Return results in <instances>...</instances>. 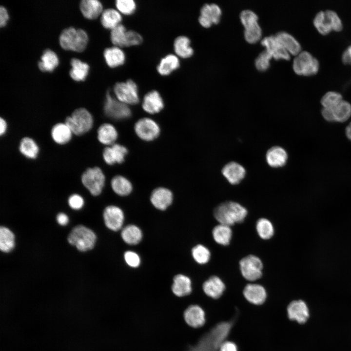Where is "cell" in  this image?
<instances>
[{
	"instance_id": "d4e9b609",
	"label": "cell",
	"mask_w": 351,
	"mask_h": 351,
	"mask_svg": "<svg viewBox=\"0 0 351 351\" xmlns=\"http://www.w3.org/2000/svg\"><path fill=\"white\" fill-rule=\"evenodd\" d=\"M106 63L108 66L115 68L123 65L126 60V56L120 47L113 46L106 48L103 53Z\"/></svg>"
},
{
	"instance_id": "b9f144b4",
	"label": "cell",
	"mask_w": 351,
	"mask_h": 351,
	"mask_svg": "<svg viewBox=\"0 0 351 351\" xmlns=\"http://www.w3.org/2000/svg\"><path fill=\"white\" fill-rule=\"evenodd\" d=\"M258 235L263 239H270L273 235L274 228L271 222L265 218L259 219L256 223Z\"/></svg>"
},
{
	"instance_id": "484cf974",
	"label": "cell",
	"mask_w": 351,
	"mask_h": 351,
	"mask_svg": "<svg viewBox=\"0 0 351 351\" xmlns=\"http://www.w3.org/2000/svg\"><path fill=\"white\" fill-rule=\"evenodd\" d=\"M179 66V58L176 55L170 54L160 59L156 69L160 75L166 76L177 70Z\"/></svg>"
},
{
	"instance_id": "52a82bcc",
	"label": "cell",
	"mask_w": 351,
	"mask_h": 351,
	"mask_svg": "<svg viewBox=\"0 0 351 351\" xmlns=\"http://www.w3.org/2000/svg\"><path fill=\"white\" fill-rule=\"evenodd\" d=\"M81 180L83 186L94 196L100 194L104 186L105 176L98 167L87 169L82 174Z\"/></svg>"
},
{
	"instance_id": "74e56055",
	"label": "cell",
	"mask_w": 351,
	"mask_h": 351,
	"mask_svg": "<svg viewBox=\"0 0 351 351\" xmlns=\"http://www.w3.org/2000/svg\"><path fill=\"white\" fill-rule=\"evenodd\" d=\"M121 236L126 243L129 245H136L141 241L142 234L138 227L134 225H129L123 229Z\"/></svg>"
},
{
	"instance_id": "ffe728a7",
	"label": "cell",
	"mask_w": 351,
	"mask_h": 351,
	"mask_svg": "<svg viewBox=\"0 0 351 351\" xmlns=\"http://www.w3.org/2000/svg\"><path fill=\"white\" fill-rule=\"evenodd\" d=\"M288 155L282 147L274 146L269 148L266 154V160L268 164L272 168H280L287 163Z\"/></svg>"
},
{
	"instance_id": "d6a6232c",
	"label": "cell",
	"mask_w": 351,
	"mask_h": 351,
	"mask_svg": "<svg viewBox=\"0 0 351 351\" xmlns=\"http://www.w3.org/2000/svg\"><path fill=\"white\" fill-rule=\"evenodd\" d=\"M59 59L57 55L52 50H45L39 62V69L43 72H51L58 66Z\"/></svg>"
},
{
	"instance_id": "ee69618b",
	"label": "cell",
	"mask_w": 351,
	"mask_h": 351,
	"mask_svg": "<svg viewBox=\"0 0 351 351\" xmlns=\"http://www.w3.org/2000/svg\"><path fill=\"white\" fill-rule=\"evenodd\" d=\"M343 100L342 95L336 91H329L320 100L323 108L333 109Z\"/></svg>"
},
{
	"instance_id": "1f68e13d",
	"label": "cell",
	"mask_w": 351,
	"mask_h": 351,
	"mask_svg": "<svg viewBox=\"0 0 351 351\" xmlns=\"http://www.w3.org/2000/svg\"><path fill=\"white\" fill-rule=\"evenodd\" d=\"M122 20L121 14L113 8H108L103 11L100 21L102 26L106 29L112 30L120 24Z\"/></svg>"
},
{
	"instance_id": "7a4b0ae2",
	"label": "cell",
	"mask_w": 351,
	"mask_h": 351,
	"mask_svg": "<svg viewBox=\"0 0 351 351\" xmlns=\"http://www.w3.org/2000/svg\"><path fill=\"white\" fill-rule=\"evenodd\" d=\"M247 213V209L238 203L228 201L217 206L214 209V215L220 224L231 226L242 222Z\"/></svg>"
},
{
	"instance_id": "c3c4849f",
	"label": "cell",
	"mask_w": 351,
	"mask_h": 351,
	"mask_svg": "<svg viewBox=\"0 0 351 351\" xmlns=\"http://www.w3.org/2000/svg\"><path fill=\"white\" fill-rule=\"evenodd\" d=\"M272 56L266 50L261 52L255 60V66L260 71H266L270 66Z\"/></svg>"
},
{
	"instance_id": "8992f818",
	"label": "cell",
	"mask_w": 351,
	"mask_h": 351,
	"mask_svg": "<svg viewBox=\"0 0 351 351\" xmlns=\"http://www.w3.org/2000/svg\"><path fill=\"white\" fill-rule=\"evenodd\" d=\"M319 68L318 60L307 51H302L293 60L292 69L298 75L312 76L318 72Z\"/></svg>"
},
{
	"instance_id": "277c9868",
	"label": "cell",
	"mask_w": 351,
	"mask_h": 351,
	"mask_svg": "<svg viewBox=\"0 0 351 351\" xmlns=\"http://www.w3.org/2000/svg\"><path fill=\"white\" fill-rule=\"evenodd\" d=\"M64 122L73 134L80 136L92 129L94 119L87 109L80 108L75 110L71 116L67 117Z\"/></svg>"
},
{
	"instance_id": "f546056e",
	"label": "cell",
	"mask_w": 351,
	"mask_h": 351,
	"mask_svg": "<svg viewBox=\"0 0 351 351\" xmlns=\"http://www.w3.org/2000/svg\"><path fill=\"white\" fill-rule=\"evenodd\" d=\"M173 281L172 289L176 295L181 297L191 292V281L188 277L183 274H177L174 277Z\"/></svg>"
},
{
	"instance_id": "ba28073f",
	"label": "cell",
	"mask_w": 351,
	"mask_h": 351,
	"mask_svg": "<svg viewBox=\"0 0 351 351\" xmlns=\"http://www.w3.org/2000/svg\"><path fill=\"white\" fill-rule=\"evenodd\" d=\"M113 90L115 97L128 105L136 104L139 101L138 87L133 80L116 83Z\"/></svg>"
},
{
	"instance_id": "9f6ffc18",
	"label": "cell",
	"mask_w": 351,
	"mask_h": 351,
	"mask_svg": "<svg viewBox=\"0 0 351 351\" xmlns=\"http://www.w3.org/2000/svg\"><path fill=\"white\" fill-rule=\"evenodd\" d=\"M321 114L326 120L329 122L335 121L332 109L323 108Z\"/></svg>"
},
{
	"instance_id": "6da1fadb",
	"label": "cell",
	"mask_w": 351,
	"mask_h": 351,
	"mask_svg": "<svg viewBox=\"0 0 351 351\" xmlns=\"http://www.w3.org/2000/svg\"><path fill=\"white\" fill-rule=\"evenodd\" d=\"M234 319L219 323L204 334L188 351H218L230 333Z\"/></svg>"
},
{
	"instance_id": "ab89813d",
	"label": "cell",
	"mask_w": 351,
	"mask_h": 351,
	"mask_svg": "<svg viewBox=\"0 0 351 351\" xmlns=\"http://www.w3.org/2000/svg\"><path fill=\"white\" fill-rule=\"evenodd\" d=\"M313 24L322 35H327L332 31L325 11H320L316 13L313 20Z\"/></svg>"
},
{
	"instance_id": "d590c367",
	"label": "cell",
	"mask_w": 351,
	"mask_h": 351,
	"mask_svg": "<svg viewBox=\"0 0 351 351\" xmlns=\"http://www.w3.org/2000/svg\"><path fill=\"white\" fill-rule=\"evenodd\" d=\"M111 185L113 191L120 196L128 195L131 193L133 189L131 182L121 176H117L114 177L111 180Z\"/></svg>"
},
{
	"instance_id": "836d02e7",
	"label": "cell",
	"mask_w": 351,
	"mask_h": 351,
	"mask_svg": "<svg viewBox=\"0 0 351 351\" xmlns=\"http://www.w3.org/2000/svg\"><path fill=\"white\" fill-rule=\"evenodd\" d=\"M72 68L70 71V75L74 80L80 81L84 80L88 75L89 66L85 62L73 58L71 60Z\"/></svg>"
},
{
	"instance_id": "cb8c5ba5",
	"label": "cell",
	"mask_w": 351,
	"mask_h": 351,
	"mask_svg": "<svg viewBox=\"0 0 351 351\" xmlns=\"http://www.w3.org/2000/svg\"><path fill=\"white\" fill-rule=\"evenodd\" d=\"M274 36L278 42L290 55L296 56L302 51L299 42L290 34L281 31Z\"/></svg>"
},
{
	"instance_id": "f35d334b",
	"label": "cell",
	"mask_w": 351,
	"mask_h": 351,
	"mask_svg": "<svg viewBox=\"0 0 351 351\" xmlns=\"http://www.w3.org/2000/svg\"><path fill=\"white\" fill-rule=\"evenodd\" d=\"M15 245V235L8 228L1 226L0 228V249L4 253L11 252Z\"/></svg>"
},
{
	"instance_id": "e0dca14e",
	"label": "cell",
	"mask_w": 351,
	"mask_h": 351,
	"mask_svg": "<svg viewBox=\"0 0 351 351\" xmlns=\"http://www.w3.org/2000/svg\"><path fill=\"white\" fill-rule=\"evenodd\" d=\"M128 153L127 148L119 144L115 143L105 147L103 151V160L108 165L121 163Z\"/></svg>"
},
{
	"instance_id": "30bf717a",
	"label": "cell",
	"mask_w": 351,
	"mask_h": 351,
	"mask_svg": "<svg viewBox=\"0 0 351 351\" xmlns=\"http://www.w3.org/2000/svg\"><path fill=\"white\" fill-rule=\"evenodd\" d=\"M239 268L243 277L247 280L255 281L262 276L263 263L255 255L251 254L242 258Z\"/></svg>"
},
{
	"instance_id": "bcb514c9",
	"label": "cell",
	"mask_w": 351,
	"mask_h": 351,
	"mask_svg": "<svg viewBox=\"0 0 351 351\" xmlns=\"http://www.w3.org/2000/svg\"><path fill=\"white\" fill-rule=\"evenodd\" d=\"M192 256L195 260L200 264L207 263L211 257L209 249L202 245H197L192 250Z\"/></svg>"
},
{
	"instance_id": "5b68a950",
	"label": "cell",
	"mask_w": 351,
	"mask_h": 351,
	"mask_svg": "<svg viewBox=\"0 0 351 351\" xmlns=\"http://www.w3.org/2000/svg\"><path fill=\"white\" fill-rule=\"evenodd\" d=\"M96 239L95 233L83 225H78L74 228L67 238L68 242L80 252H86L93 249Z\"/></svg>"
},
{
	"instance_id": "7dc6e473",
	"label": "cell",
	"mask_w": 351,
	"mask_h": 351,
	"mask_svg": "<svg viewBox=\"0 0 351 351\" xmlns=\"http://www.w3.org/2000/svg\"><path fill=\"white\" fill-rule=\"evenodd\" d=\"M115 5L117 10L121 15H131L136 9V4L133 0H117Z\"/></svg>"
},
{
	"instance_id": "f1b7e54d",
	"label": "cell",
	"mask_w": 351,
	"mask_h": 351,
	"mask_svg": "<svg viewBox=\"0 0 351 351\" xmlns=\"http://www.w3.org/2000/svg\"><path fill=\"white\" fill-rule=\"evenodd\" d=\"M83 15L89 19H94L102 14L103 6L98 0H83L79 5Z\"/></svg>"
},
{
	"instance_id": "60d3db41",
	"label": "cell",
	"mask_w": 351,
	"mask_h": 351,
	"mask_svg": "<svg viewBox=\"0 0 351 351\" xmlns=\"http://www.w3.org/2000/svg\"><path fill=\"white\" fill-rule=\"evenodd\" d=\"M332 111L335 121L345 122L351 116V104L343 100Z\"/></svg>"
},
{
	"instance_id": "7c38bea8",
	"label": "cell",
	"mask_w": 351,
	"mask_h": 351,
	"mask_svg": "<svg viewBox=\"0 0 351 351\" xmlns=\"http://www.w3.org/2000/svg\"><path fill=\"white\" fill-rule=\"evenodd\" d=\"M221 14V10L216 4H205L200 9L199 23L203 27H210L212 24L219 22Z\"/></svg>"
},
{
	"instance_id": "6f0895ef",
	"label": "cell",
	"mask_w": 351,
	"mask_h": 351,
	"mask_svg": "<svg viewBox=\"0 0 351 351\" xmlns=\"http://www.w3.org/2000/svg\"><path fill=\"white\" fill-rule=\"evenodd\" d=\"M219 351H237V348L235 343L225 341L221 346Z\"/></svg>"
},
{
	"instance_id": "91938a15",
	"label": "cell",
	"mask_w": 351,
	"mask_h": 351,
	"mask_svg": "<svg viewBox=\"0 0 351 351\" xmlns=\"http://www.w3.org/2000/svg\"><path fill=\"white\" fill-rule=\"evenodd\" d=\"M57 221L59 225L65 226L68 223L69 218L66 214L61 213L57 215Z\"/></svg>"
},
{
	"instance_id": "9a60e30c",
	"label": "cell",
	"mask_w": 351,
	"mask_h": 351,
	"mask_svg": "<svg viewBox=\"0 0 351 351\" xmlns=\"http://www.w3.org/2000/svg\"><path fill=\"white\" fill-rule=\"evenodd\" d=\"M221 172L227 181L232 185H236L241 182L246 175V170L240 164L231 161L225 164Z\"/></svg>"
},
{
	"instance_id": "d6986e66",
	"label": "cell",
	"mask_w": 351,
	"mask_h": 351,
	"mask_svg": "<svg viewBox=\"0 0 351 351\" xmlns=\"http://www.w3.org/2000/svg\"><path fill=\"white\" fill-rule=\"evenodd\" d=\"M150 200L156 209L164 210L171 204L173 201V194L169 189L159 187L153 191Z\"/></svg>"
},
{
	"instance_id": "94428289",
	"label": "cell",
	"mask_w": 351,
	"mask_h": 351,
	"mask_svg": "<svg viewBox=\"0 0 351 351\" xmlns=\"http://www.w3.org/2000/svg\"><path fill=\"white\" fill-rule=\"evenodd\" d=\"M7 128V124L6 120L2 117L0 118V135L2 136L5 134Z\"/></svg>"
},
{
	"instance_id": "7402d4cb",
	"label": "cell",
	"mask_w": 351,
	"mask_h": 351,
	"mask_svg": "<svg viewBox=\"0 0 351 351\" xmlns=\"http://www.w3.org/2000/svg\"><path fill=\"white\" fill-rule=\"evenodd\" d=\"M184 317L187 324L193 328L201 327L205 322L204 311L196 305H191L185 310Z\"/></svg>"
},
{
	"instance_id": "3957f363",
	"label": "cell",
	"mask_w": 351,
	"mask_h": 351,
	"mask_svg": "<svg viewBox=\"0 0 351 351\" xmlns=\"http://www.w3.org/2000/svg\"><path fill=\"white\" fill-rule=\"evenodd\" d=\"M88 41V37L84 30L72 27L63 30L59 36V43L62 48L78 52L85 49Z\"/></svg>"
},
{
	"instance_id": "4dcf8cb0",
	"label": "cell",
	"mask_w": 351,
	"mask_h": 351,
	"mask_svg": "<svg viewBox=\"0 0 351 351\" xmlns=\"http://www.w3.org/2000/svg\"><path fill=\"white\" fill-rule=\"evenodd\" d=\"M191 41L187 37L180 36L176 38L174 42L175 54L179 58H187L194 54V50L190 45Z\"/></svg>"
},
{
	"instance_id": "4fadbf2b",
	"label": "cell",
	"mask_w": 351,
	"mask_h": 351,
	"mask_svg": "<svg viewBox=\"0 0 351 351\" xmlns=\"http://www.w3.org/2000/svg\"><path fill=\"white\" fill-rule=\"evenodd\" d=\"M103 216L105 224L108 229L117 231L122 227L124 214L119 207L113 205L107 206L104 210Z\"/></svg>"
},
{
	"instance_id": "83f0119b",
	"label": "cell",
	"mask_w": 351,
	"mask_h": 351,
	"mask_svg": "<svg viewBox=\"0 0 351 351\" xmlns=\"http://www.w3.org/2000/svg\"><path fill=\"white\" fill-rule=\"evenodd\" d=\"M118 136L115 127L110 123L101 124L98 130V139L102 144L111 146L115 144Z\"/></svg>"
},
{
	"instance_id": "f907efd6",
	"label": "cell",
	"mask_w": 351,
	"mask_h": 351,
	"mask_svg": "<svg viewBox=\"0 0 351 351\" xmlns=\"http://www.w3.org/2000/svg\"><path fill=\"white\" fill-rule=\"evenodd\" d=\"M240 20L245 28L257 22L258 16L252 10H244L240 13Z\"/></svg>"
},
{
	"instance_id": "8d00e7d4",
	"label": "cell",
	"mask_w": 351,
	"mask_h": 351,
	"mask_svg": "<svg viewBox=\"0 0 351 351\" xmlns=\"http://www.w3.org/2000/svg\"><path fill=\"white\" fill-rule=\"evenodd\" d=\"M19 150L26 157L35 159L38 156L39 149L37 143L33 138L26 136L21 139Z\"/></svg>"
},
{
	"instance_id": "f6af8a7d",
	"label": "cell",
	"mask_w": 351,
	"mask_h": 351,
	"mask_svg": "<svg viewBox=\"0 0 351 351\" xmlns=\"http://www.w3.org/2000/svg\"><path fill=\"white\" fill-rule=\"evenodd\" d=\"M244 36L249 43H254L259 40L262 36V29L258 22L245 27Z\"/></svg>"
},
{
	"instance_id": "816d5d0a",
	"label": "cell",
	"mask_w": 351,
	"mask_h": 351,
	"mask_svg": "<svg viewBox=\"0 0 351 351\" xmlns=\"http://www.w3.org/2000/svg\"><path fill=\"white\" fill-rule=\"evenodd\" d=\"M143 41L142 36L134 30H127L126 37L125 47L140 44Z\"/></svg>"
},
{
	"instance_id": "f5cc1de1",
	"label": "cell",
	"mask_w": 351,
	"mask_h": 351,
	"mask_svg": "<svg viewBox=\"0 0 351 351\" xmlns=\"http://www.w3.org/2000/svg\"><path fill=\"white\" fill-rule=\"evenodd\" d=\"M124 259L129 266L133 268L137 267L140 263L138 255L132 251H127L125 253Z\"/></svg>"
},
{
	"instance_id": "ac0fdd59",
	"label": "cell",
	"mask_w": 351,
	"mask_h": 351,
	"mask_svg": "<svg viewBox=\"0 0 351 351\" xmlns=\"http://www.w3.org/2000/svg\"><path fill=\"white\" fill-rule=\"evenodd\" d=\"M164 106L163 100L159 93L156 90L149 92L143 98L142 107L149 114L159 113L163 109Z\"/></svg>"
},
{
	"instance_id": "7bdbcfd3",
	"label": "cell",
	"mask_w": 351,
	"mask_h": 351,
	"mask_svg": "<svg viewBox=\"0 0 351 351\" xmlns=\"http://www.w3.org/2000/svg\"><path fill=\"white\" fill-rule=\"evenodd\" d=\"M127 29L120 24L111 30L110 39L112 43L119 47H125Z\"/></svg>"
},
{
	"instance_id": "11a10c76",
	"label": "cell",
	"mask_w": 351,
	"mask_h": 351,
	"mask_svg": "<svg viewBox=\"0 0 351 351\" xmlns=\"http://www.w3.org/2000/svg\"><path fill=\"white\" fill-rule=\"evenodd\" d=\"M341 59L344 64H351V44L344 50L342 55Z\"/></svg>"
},
{
	"instance_id": "681fc988",
	"label": "cell",
	"mask_w": 351,
	"mask_h": 351,
	"mask_svg": "<svg viewBox=\"0 0 351 351\" xmlns=\"http://www.w3.org/2000/svg\"><path fill=\"white\" fill-rule=\"evenodd\" d=\"M326 15L332 31H341L343 28V22L337 13L332 10L325 11Z\"/></svg>"
},
{
	"instance_id": "680465c9",
	"label": "cell",
	"mask_w": 351,
	"mask_h": 351,
	"mask_svg": "<svg viewBox=\"0 0 351 351\" xmlns=\"http://www.w3.org/2000/svg\"><path fill=\"white\" fill-rule=\"evenodd\" d=\"M9 19V15L6 8L3 6L0 7V25L4 26Z\"/></svg>"
},
{
	"instance_id": "db71d44e",
	"label": "cell",
	"mask_w": 351,
	"mask_h": 351,
	"mask_svg": "<svg viewBox=\"0 0 351 351\" xmlns=\"http://www.w3.org/2000/svg\"><path fill=\"white\" fill-rule=\"evenodd\" d=\"M69 206L74 210H79L83 206L84 202L82 197L78 194L70 195L68 200Z\"/></svg>"
},
{
	"instance_id": "9c48e42d",
	"label": "cell",
	"mask_w": 351,
	"mask_h": 351,
	"mask_svg": "<svg viewBox=\"0 0 351 351\" xmlns=\"http://www.w3.org/2000/svg\"><path fill=\"white\" fill-rule=\"evenodd\" d=\"M103 110L107 117L114 119H126L131 115L128 105L112 96L110 92L107 93Z\"/></svg>"
},
{
	"instance_id": "44dd1931",
	"label": "cell",
	"mask_w": 351,
	"mask_h": 351,
	"mask_svg": "<svg viewBox=\"0 0 351 351\" xmlns=\"http://www.w3.org/2000/svg\"><path fill=\"white\" fill-rule=\"evenodd\" d=\"M243 293L249 302L255 305L263 304L267 297L265 288L257 284H247L244 289Z\"/></svg>"
},
{
	"instance_id": "2e32d148",
	"label": "cell",
	"mask_w": 351,
	"mask_h": 351,
	"mask_svg": "<svg viewBox=\"0 0 351 351\" xmlns=\"http://www.w3.org/2000/svg\"><path fill=\"white\" fill-rule=\"evenodd\" d=\"M261 43L274 59L276 60L290 59V54L278 42L275 36L265 37L262 39Z\"/></svg>"
},
{
	"instance_id": "4316f807",
	"label": "cell",
	"mask_w": 351,
	"mask_h": 351,
	"mask_svg": "<svg viewBox=\"0 0 351 351\" xmlns=\"http://www.w3.org/2000/svg\"><path fill=\"white\" fill-rule=\"evenodd\" d=\"M73 133L64 123H58L52 128L51 135L53 140L57 144H65L69 142L72 137Z\"/></svg>"
},
{
	"instance_id": "e575fe53",
	"label": "cell",
	"mask_w": 351,
	"mask_h": 351,
	"mask_svg": "<svg viewBox=\"0 0 351 351\" xmlns=\"http://www.w3.org/2000/svg\"><path fill=\"white\" fill-rule=\"evenodd\" d=\"M213 237L218 244L226 246L229 244L232 236L230 226L219 224L215 226L212 231Z\"/></svg>"
},
{
	"instance_id": "5bb4252c",
	"label": "cell",
	"mask_w": 351,
	"mask_h": 351,
	"mask_svg": "<svg viewBox=\"0 0 351 351\" xmlns=\"http://www.w3.org/2000/svg\"><path fill=\"white\" fill-rule=\"evenodd\" d=\"M289 318L299 324L305 323L310 316L309 308L306 303L301 300L292 301L288 306Z\"/></svg>"
},
{
	"instance_id": "8fae6325",
	"label": "cell",
	"mask_w": 351,
	"mask_h": 351,
	"mask_svg": "<svg viewBox=\"0 0 351 351\" xmlns=\"http://www.w3.org/2000/svg\"><path fill=\"white\" fill-rule=\"evenodd\" d=\"M135 131L141 139L149 141L155 139L160 134V128L151 118L144 117L139 119L135 125Z\"/></svg>"
},
{
	"instance_id": "6125c7cd",
	"label": "cell",
	"mask_w": 351,
	"mask_h": 351,
	"mask_svg": "<svg viewBox=\"0 0 351 351\" xmlns=\"http://www.w3.org/2000/svg\"><path fill=\"white\" fill-rule=\"evenodd\" d=\"M346 134L347 137L351 140V123L349 124L346 129Z\"/></svg>"
},
{
	"instance_id": "603a6c76",
	"label": "cell",
	"mask_w": 351,
	"mask_h": 351,
	"mask_svg": "<svg viewBox=\"0 0 351 351\" xmlns=\"http://www.w3.org/2000/svg\"><path fill=\"white\" fill-rule=\"evenodd\" d=\"M203 290L208 296L217 299L222 295L225 290V285L219 277L214 275L204 282Z\"/></svg>"
}]
</instances>
